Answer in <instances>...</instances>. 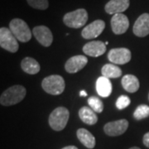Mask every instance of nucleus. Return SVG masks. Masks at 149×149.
Returning a JSON list of instances; mask_svg holds the SVG:
<instances>
[{
	"instance_id": "f257e3e1",
	"label": "nucleus",
	"mask_w": 149,
	"mask_h": 149,
	"mask_svg": "<svg viewBox=\"0 0 149 149\" xmlns=\"http://www.w3.org/2000/svg\"><path fill=\"white\" fill-rule=\"evenodd\" d=\"M27 91L22 85H13L6 90L0 97V103L3 106L14 105L21 102L26 96Z\"/></svg>"
},
{
	"instance_id": "f03ea898",
	"label": "nucleus",
	"mask_w": 149,
	"mask_h": 149,
	"mask_svg": "<svg viewBox=\"0 0 149 149\" xmlns=\"http://www.w3.org/2000/svg\"><path fill=\"white\" fill-rule=\"evenodd\" d=\"M65 80L63 77L58 74H52L44 78L42 82V87L47 94L59 95L65 91Z\"/></svg>"
},
{
	"instance_id": "7ed1b4c3",
	"label": "nucleus",
	"mask_w": 149,
	"mask_h": 149,
	"mask_svg": "<svg viewBox=\"0 0 149 149\" xmlns=\"http://www.w3.org/2000/svg\"><path fill=\"white\" fill-rule=\"evenodd\" d=\"M69 110L65 107L55 109L49 116V124L55 131L63 130L69 120Z\"/></svg>"
},
{
	"instance_id": "20e7f679",
	"label": "nucleus",
	"mask_w": 149,
	"mask_h": 149,
	"mask_svg": "<svg viewBox=\"0 0 149 149\" xmlns=\"http://www.w3.org/2000/svg\"><path fill=\"white\" fill-rule=\"evenodd\" d=\"M9 29L21 42H27L32 38V32L27 22L20 18H14L9 23Z\"/></svg>"
},
{
	"instance_id": "39448f33",
	"label": "nucleus",
	"mask_w": 149,
	"mask_h": 149,
	"mask_svg": "<svg viewBox=\"0 0 149 149\" xmlns=\"http://www.w3.org/2000/svg\"><path fill=\"white\" fill-rule=\"evenodd\" d=\"M88 21V13L84 8L69 12L63 17V22L70 28H80Z\"/></svg>"
},
{
	"instance_id": "423d86ee",
	"label": "nucleus",
	"mask_w": 149,
	"mask_h": 149,
	"mask_svg": "<svg viewBox=\"0 0 149 149\" xmlns=\"http://www.w3.org/2000/svg\"><path fill=\"white\" fill-rule=\"evenodd\" d=\"M0 47L12 53H15L18 51L19 45L17 39L9 28L5 27L0 28Z\"/></svg>"
},
{
	"instance_id": "0eeeda50",
	"label": "nucleus",
	"mask_w": 149,
	"mask_h": 149,
	"mask_svg": "<svg viewBox=\"0 0 149 149\" xmlns=\"http://www.w3.org/2000/svg\"><path fill=\"white\" fill-rule=\"evenodd\" d=\"M131 52L128 48H113L109 51L108 58L112 63L115 65H124L128 63L131 60Z\"/></svg>"
},
{
	"instance_id": "6e6552de",
	"label": "nucleus",
	"mask_w": 149,
	"mask_h": 149,
	"mask_svg": "<svg viewBox=\"0 0 149 149\" xmlns=\"http://www.w3.org/2000/svg\"><path fill=\"white\" fill-rule=\"evenodd\" d=\"M105 27V22L98 19L92 22L89 25L84 27L81 32V36L85 39H94L98 37L101 34Z\"/></svg>"
},
{
	"instance_id": "1a4fd4ad",
	"label": "nucleus",
	"mask_w": 149,
	"mask_h": 149,
	"mask_svg": "<svg viewBox=\"0 0 149 149\" xmlns=\"http://www.w3.org/2000/svg\"><path fill=\"white\" fill-rule=\"evenodd\" d=\"M32 33L37 41L43 47H50L53 42V35L46 26H37L33 28Z\"/></svg>"
},
{
	"instance_id": "9d476101",
	"label": "nucleus",
	"mask_w": 149,
	"mask_h": 149,
	"mask_svg": "<svg viewBox=\"0 0 149 149\" xmlns=\"http://www.w3.org/2000/svg\"><path fill=\"white\" fill-rule=\"evenodd\" d=\"M128 122L126 119H119L117 121L107 123L104 127V133L109 136L116 137L122 135L128 129Z\"/></svg>"
},
{
	"instance_id": "9b49d317",
	"label": "nucleus",
	"mask_w": 149,
	"mask_h": 149,
	"mask_svg": "<svg viewBox=\"0 0 149 149\" xmlns=\"http://www.w3.org/2000/svg\"><path fill=\"white\" fill-rule=\"evenodd\" d=\"M129 27V21L123 13L113 14L111 18V28L113 32L116 35H121L127 32Z\"/></svg>"
},
{
	"instance_id": "f8f14e48",
	"label": "nucleus",
	"mask_w": 149,
	"mask_h": 149,
	"mask_svg": "<svg viewBox=\"0 0 149 149\" xmlns=\"http://www.w3.org/2000/svg\"><path fill=\"white\" fill-rule=\"evenodd\" d=\"M88 63V59L85 56H74L67 60V61L65 64V70L66 72L74 74L79 72L80 70L85 67Z\"/></svg>"
},
{
	"instance_id": "ddd939ff",
	"label": "nucleus",
	"mask_w": 149,
	"mask_h": 149,
	"mask_svg": "<svg viewBox=\"0 0 149 149\" xmlns=\"http://www.w3.org/2000/svg\"><path fill=\"white\" fill-rule=\"evenodd\" d=\"M135 36L144 37L149 34V13H143L136 20L133 27Z\"/></svg>"
},
{
	"instance_id": "4468645a",
	"label": "nucleus",
	"mask_w": 149,
	"mask_h": 149,
	"mask_svg": "<svg viewBox=\"0 0 149 149\" xmlns=\"http://www.w3.org/2000/svg\"><path fill=\"white\" fill-rule=\"evenodd\" d=\"M106 52V45L101 41H92L83 47V52L92 57L100 56Z\"/></svg>"
},
{
	"instance_id": "2eb2a0df",
	"label": "nucleus",
	"mask_w": 149,
	"mask_h": 149,
	"mask_svg": "<svg viewBox=\"0 0 149 149\" xmlns=\"http://www.w3.org/2000/svg\"><path fill=\"white\" fill-rule=\"evenodd\" d=\"M129 0H110L106 3L104 10L109 14L122 13L128 8Z\"/></svg>"
},
{
	"instance_id": "dca6fc26",
	"label": "nucleus",
	"mask_w": 149,
	"mask_h": 149,
	"mask_svg": "<svg viewBox=\"0 0 149 149\" xmlns=\"http://www.w3.org/2000/svg\"><path fill=\"white\" fill-rule=\"evenodd\" d=\"M96 91L98 95L104 98H107L111 95L112 84L110 80L104 76H100L96 81Z\"/></svg>"
},
{
	"instance_id": "f3484780",
	"label": "nucleus",
	"mask_w": 149,
	"mask_h": 149,
	"mask_svg": "<svg viewBox=\"0 0 149 149\" xmlns=\"http://www.w3.org/2000/svg\"><path fill=\"white\" fill-rule=\"evenodd\" d=\"M121 83H122L123 88L129 93L137 92L140 86L139 79L133 74H125L123 77Z\"/></svg>"
},
{
	"instance_id": "a211bd4d",
	"label": "nucleus",
	"mask_w": 149,
	"mask_h": 149,
	"mask_svg": "<svg viewBox=\"0 0 149 149\" xmlns=\"http://www.w3.org/2000/svg\"><path fill=\"white\" fill-rule=\"evenodd\" d=\"M77 138L80 142L88 148L92 149L95 146V139L93 134L85 128H79L77 130Z\"/></svg>"
},
{
	"instance_id": "6ab92c4d",
	"label": "nucleus",
	"mask_w": 149,
	"mask_h": 149,
	"mask_svg": "<svg viewBox=\"0 0 149 149\" xmlns=\"http://www.w3.org/2000/svg\"><path fill=\"white\" fill-rule=\"evenodd\" d=\"M79 117L82 122L88 125H94L98 122V117L96 113L90 107H82L79 110Z\"/></svg>"
},
{
	"instance_id": "aec40b11",
	"label": "nucleus",
	"mask_w": 149,
	"mask_h": 149,
	"mask_svg": "<svg viewBox=\"0 0 149 149\" xmlns=\"http://www.w3.org/2000/svg\"><path fill=\"white\" fill-rule=\"evenodd\" d=\"M21 67L24 72L30 74H37L41 70L40 64L32 57H25L23 59L21 62Z\"/></svg>"
},
{
	"instance_id": "412c9836",
	"label": "nucleus",
	"mask_w": 149,
	"mask_h": 149,
	"mask_svg": "<svg viewBox=\"0 0 149 149\" xmlns=\"http://www.w3.org/2000/svg\"><path fill=\"white\" fill-rule=\"evenodd\" d=\"M101 73L109 79H116L122 75V70L115 64H106L102 67Z\"/></svg>"
},
{
	"instance_id": "4be33fe9",
	"label": "nucleus",
	"mask_w": 149,
	"mask_h": 149,
	"mask_svg": "<svg viewBox=\"0 0 149 149\" xmlns=\"http://www.w3.org/2000/svg\"><path fill=\"white\" fill-rule=\"evenodd\" d=\"M133 117L134 118L141 120L146 118L149 117V106L146 104H141L139 105L138 108L135 109L133 113Z\"/></svg>"
},
{
	"instance_id": "5701e85b",
	"label": "nucleus",
	"mask_w": 149,
	"mask_h": 149,
	"mask_svg": "<svg viewBox=\"0 0 149 149\" xmlns=\"http://www.w3.org/2000/svg\"><path fill=\"white\" fill-rule=\"evenodd\" d=\"M88 104L91 109L96 113H101L104 110L103 102L95 96H91L88 99Z\"/></svg>"
},
{
	"instance_id": "b1692460",
	"label": "nucleus",
	"mask_w": 149,
	"mask_h": 149,
	"mask_svg": "<svg viewBox=\"0 0 149 149\" xmlns=\"http://www.w3.org/2000/svg\"><path fill=\"white\" fill-rule=\"evenodd\" d=\"M27 2L32 8L38 10H46L49 6L48 0H27Z\"/></svg>"
},
{
	"instance_id": "393cba45",
	"label": "nucleus",
	"mask_w": 149,
	"mask_h": 149,
	"mask_svg": "<svg viewBox=\"0 0 149 149\" xmlns=\"http://www.w3.org/2000/svg\"><path fill=\"white\" fill-rule=\"evenodd\" d=\"M130 103H131V100H130L129 97H128L127 95H121L118 98L115 104H116L118 109L121 110V109L127 108L130 104Z\"/></svg>"
},
{
	"instance_id": "a878e982",
	"label": "nucleus",
	"mask_w": 149,
	"mask_h": 149,
	"mask_svg": "<svg viewBox=\"0 0 149 149\" xmlns=\"http://www.w3.org/2000/svg\"><path fill=\"white\" fill-rule=\"evenodd\" d=\"M143 142V144L147 148H149V132L144 134Z\"/></svg>"
},
{
	"instance_id": "bb28decb",
	"label": "nucleus",
	"mask_w": 149,
	"mask_h": 149,
	"mask_svg": "<svg viewBox=\"0 0 149 149\" xmlns=\"http://www.w3.org/2000/svg\"><path fill=\"white\" fill-rule=\"evenodd\" d=\"M61 149H78L75 146H67V147H65Z\"/></svg>"
},
{
	"instance_id": "cd10ccee",
	"label": "nucleus",
	"mask_w": 149,
	"mask_h": 149,
	"mask_svg": "<svg viewBox=\"0 0 149 149\" xmlns=\"http://www.w3.org/2000/svg\"><path fill=\"white\" fill-rule=\"evenodd\" d=\"M80 96H87V93L85 91H81L80 92Z\"/></svg>"
},
{
	"instance_id": "c85d7f7f",
	"label": "nucleus",
	"mask_w": 149,
	"mask_h": 149,
	"mask_svg": "<svg viewBox=\"0 0 149 149\" xmlns=\"http://www.w3.org/2000/svg\"><path fill=\"white\" fill-rule=\"evenodd\" d=\"M129 149H141V148H138V147H133V148H129Z\"/></svg>"
},
{
	"instance_id": "c756f323",
	"label": "nucleus",
	"mask_w": 149,
	"mask_h": 149,
	"mask_svg": "<svg viewBox=\"0 0 149 149\" xmlns=\"http://www.w3.org/2000/svg\"><path fill=\"white\" fill-rule=\"evenodd\" d=\"M104 44H105V45H108V44H109V42H105V43H104Z\"/></svg>"
},
{
	"instance_id": "7c9ffc66",
	"label": "nucleus",
	"mask_w": 149,
	"mask_h": 149,
	"mask_svg": "<svg viewBox=\"0 0 149 149\" xmlns=\"http://www.w3.org/2000/svg\"><path fill=\"white\" fill-rule=\"evenodd\" d=\"M148 98H149V95H148Z\"/></svg>"
}]
</instances>
